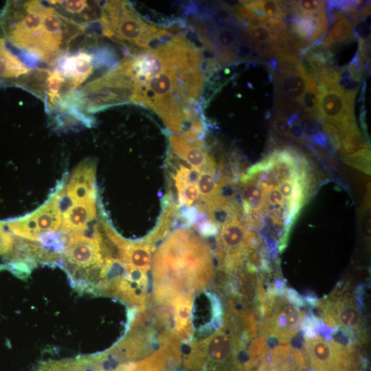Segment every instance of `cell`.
Instances as JSON below:
<instances>
[{"mask_svg":"<svg viewBox=\"0 0 371 371\" xmlns=\"http://www.w3.org/2000/svg\"><path fill=\"white\" fill-rule=\"evenodd\" d=\"M305 314L285 297L284 291L276 297L270 313L262 318L259 332L267 344L286 345L301 329Z\"/></svg>","mask_w":371,"mask_h":371,"instance_id":"8fae6325","label":"cell"},{"mask_svg":"<svg viewBox=\"0 0 371 371\" xmlns=\"http://www.w3.org/2000/svg\"><path fill=\"white\" fill-rule=\"evenodd\" d=\"M250 335L239 314L227 308L222 327L195 345L187 366L192 371H245Z\"/></svg>","mask_w":371,"mask_h":371,"instance_id":"5b68a950","label":"cell"},{"mask_svg":"<svg viewBox=\"0 0 371 371\" xmlns=\"http://www.w3.org/2000/svg\"><path fill=\"white\" fill-rule=\"evenodd\" d=\"M65 178L56 186L48 200L38 210L23 217L10 220L5 225L17 236L37 241L42 235L58 232L62 221L60 200Z\"/></svg>","mask_w":371,"mask_h":371,"instance_id":"30bf717a","label":"cell"},{"mask_svg":"<svg viewBox=\"0 0 371 371\" xmlns=\"http://www.w3.org/2000/svg\"><path fill=\"white\" fill-rule=\"evenodd\" d=\"M273 58L276 62L278 71L289 76L298 62L297 54L289 50H281Z\"/></svg>","mask_w":371,"mask_h":371,"instance_id":"cb8c5ba5","label":"cell"},{"mask_svg":"<svg viewBox=\"0 0 371 371\" xmlns=\"http://www.w3.org/2000/svg\"><path fill=\"white\" fill-rule=\"evenodd\" d=\"M32 69L21 56L8 47L0 31V85L19 87Z\"/></svg>","mask_w":371,"mask_h":371,"instance_id":"e0dca14e","label":"cell"},{"mask_svg":"<svg viewBox=\"0 0 371 371\" xmlns=\"http://www.w3.org/2000/svg\"><path fill=\"white\" fill-rule=\"evenodd\" d=\"M95 164L91 159L81 162L66 181L60 201L65 203L97 201Z\"/></svg>","mask_w":371,"mask_h":371,"instance_id":"4fadbf2b","label":"cell"},{"mask_svg":"<svg viewBox=\"0 0 371 371\" xmlns=\"http://www.w3.org/2000/svg\"><path fill=\"white\" fill-rule=\"evenodd\" d=\"M319 121L334 125L338 131L340 144L342 140L359 131L353 104L337 89L318 86Z\"/></svg>","mask_w":371,"mask_h":371,"instance_id":"7c38bea8","label":"cell"},{"mask_svg":"<svg viewBox=\"0 0 371 371\" xmlns=\"http://www.w3.org/2000/svg\"><path fill=\"white\" fill-rule=\"evenodd\" d=\"M287 121V116L284 113H280L274 117L271 124L278 133L289 135V126Z\"/></svg>","mask_w":371,"mask_h":371,"instance_id":"484cf974","label":"cell"},{"mask_svg":"<svg viewBox=\"0 0 371 371\" xmlns=\"http://www.w3.org/2000/svg\"><path fill=\"white\" fill-rule=\"evenodd\" d=\"M338 80L336 89L339 91L351 104L354 102L360 85L362 75L357 54L352 61L346 66L337 69Z\"/></svg>","mask_w":371,"mask_h":371,"instance_id":"d6986e66","label":"cell"},{"mask_svg":"<svg viewBox=\"0 0 371 371\" xmlns=\"http://www.w3.org/2000/svg\"><path fill=\"white\" fill-rule=\"evenodd\" d=\"M95 58L87 49L67 52L57 63L56 68L65 78L70 91L80 87L94 72Z\"/></svg>","mask_w":371,"mask_h":371,"instance_id":"5bb4252c","label":"cell"},{"mask_svg":"<svg viewBox=\"0 0 371 371\" xmlns=\"http://www.w3.org/2000/svg\"><path fill=\"white\" fill-rule=\"evenodd\" d=\"M13 236L6 230L4 224L0 222V254L7 255L11 248Z\"/></svg>","mask_w":371,"mask_h":371,"instance_id":"d4e9b609","label":"cell"},{"mask_svg":"<svg viewBox=\"0 0 371 371\" xmlns=\"http://www.w3.org/2000/svg\"><path fill=\"white\" fill-rule=\"evenodd\" d=\"M157 300L192 293L207 286L213 261L207 245L188 229L172 232L160 245L153 262Z\"/></svg>","mask_w":371,"mask_h":371,"instance_id":"277c9868","label":"cell"},{"mask_svg":"<svg viewBox=\"0 0 371 371\" xmlns=\"http://www.w3.org/2000/svg\"><path fill=\"white\" fill-rule=\"evenodd\" d=\"M304 348L314 371H358L360 364L367 366L354 346L327 341L318 335L304 338Z\"/></svg>","mask_w":371,"mask_h":371,"instance_id":"9c48e42d","label":"cell"},{"mask_svg":"<svg viewBox=\"0 0 371 371\" xmlns=\"http://www.w3.org/2000/svg\"><path fill=\"white\" fill-rule=\"evenodd\" d=\"M170 144L173 153L199 172H215L216 164L204 148L201 138L190 139L182 135L171 134Z\"/></svg>","mask_w":371,"mask_h":371,"instance_id":"9a60e30c","label":"cell"},{"mask_svg":"<svg viewBox=\"0 0 371 371\" xmlns=\"http://www.w3.org/2000/svg\"><path fill=\"white\" fill-rule=\"evenodd\" d=\"M186 34L124 60L130 74L132 103L156 113L171 131H186L196 117L206 63Z\"/></svg>","mask_w":371,"mask_h":371,"instance_id":"7a4b0ae2","label":"cell"},{"mask_svg":"<svg viewBox=\"0 0 371 371\" xmlns=\"http://www.w3.org/2000/svg\"><path fill=\"white\" fill-rule=\"evenodd\" d=\"M295 111L304 117L319 120L318 85L313 76L309 74L306 91L299 102H297Z\"/></svg>","mask_w":371,"mask_h":371,"instance_id":"44dd1931","label":"cell"},{"mask_svg":"<svg viewBox=\"0 0 371 371\" xmlns=\"http://www.w3.org/2000/svg\"><path fill=\"white\" fill-rule=\"evenodd\" d=\"M243 32L251 43L276 41L282 32L270 29L265 25L243 27Z\"/></svg>","mask_w":371,"mask_h":371,"instance_id":"603a6c76","label":"cell"},{"mask_svg":"<svg viewBox=\"0 0 371 371\" xmlns=\"http://www.w3.org/2000/svg\"><path fill=\"white\" fill-rule=\"evenodd\" d=\"M199 171L180 164L175 175V186L181 205L190 207L199 198L197 180Z\"/></svg>","mask_w":371,"mask_h":371,"instance_id":"ffe728a7","label":"cell"},{"mask_svg":"<svg viewBox=\"0 0 371 371\" xmlns=\"http://www.w3.org/2000/svg\"><path fill=\"white\" fill-rule=\"evenodd\" d=\"M315 186L308 159L291 147L269 153L241 178L244 221L271 257L286 248L291 228Z\"/></svg>","mask_w":371,"mask_h":371,"instance_id":"6da1fadb","label":"cell"},{"mask_svg":"<svg viewBox=\"0 0 371 371\" xmlns=\"http://www.w3.org/2000/svg\"><path fill=\"white\" fill-rule=\"evenodd\" d=\"M360 296L349 293L346 284H340L326 297L316 300L313 306L317 307L321 319L327 326L338 328L348 335L355 344L366 340L363 326V302Z\"/></svg>","mask_w":371,"mask_h":371,"instance_id":"ba28073f","label":"cell"},{"mask_svg":"<svg viewBox=\"0 0 371 371\" xmlns=\"http://www.w3.org/2000/svg\"><path fill=\"white\" fill-rule=\"evenodd\" d=\"M356 38L353 27L346 16L335 22L331 30L322 41L320 46L329 49L337 45L352 41Z\"/></svg>","mask_w":371,"mask_h":371,"instance_id":"7402d4cb","label":"cell"},{"mask_svg":"<svg viewBox=\"0 0 371 371\" xmlns=\"http://www.w3.org/2000/svg\"><path fill=\"white\" fill-rule=\"evenodd\" d=\"M64 16L87 27L98 21L101 6L97 1L81 0L48 1Z\"/></svg>","mask_w":371,"mask_h":371,"instance_id":"ac0fdd59","label":"cell"},{"mask_svg":"<svg viewBox=\"0 0 371 371\" xmlns=\"http://www.w3.org/2000/svg\"><path fill=\"white\" fill-rule=\"evenodd\" d=\"M242 217L241 210L234 204L218 233L216 253L221 267L228 273L240 269L254 252L264 247Z\"/></svg>","mask_w":371,"mask_h":371,"instance_id":"52a82bcc","label":"cell"},{"mask_svg":"<svg viewBox=\"0 0 371 371\" xmlns=\"http://www.w3.org/2000/svg\"><path fill=\"white\" fill-rule=\"evenodd\" d=\"M102 34L132 55L153 48L171 36L170 28L148 23L127 1H106L100 8Z\"/></svg>","mask_w":371,"mask_h":371,"instance_id":"8992f818","label":"cell"},{"mask_svg":"<svg viewBox=\"0 0 371 371\" xmlns=\"http://www.w3.org/2000/svg\"><path fill=\"white\" fill-rule=\"evenodd\" d=\"M48 1H10L0 13V31L24 60L54 65L86 32Z\"/></svg>","mask_w":371,"mask_h":371,"instance_id":"3957f363","label":"cell"},{"mask_svg":"<svg viewBox=\"0 0 371 371\" xmlns=\"http://www.w3.org/2000/svg\"><path fill=\"white\" fill-rule=\"evenodd\" d=\"M97 201L64 203H60L62 221L60 232H76L88 229L97 215Z\"/></svg>","mask_w":371,"mask_h":371,"instance_id":"2e32d148","label":"cell"}]
</instances>
